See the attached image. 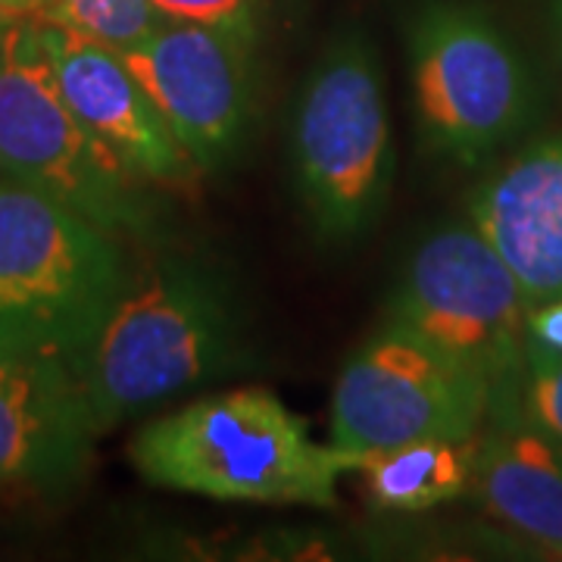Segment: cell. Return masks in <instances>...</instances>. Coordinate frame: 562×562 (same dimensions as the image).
Returning <instances> with one entry per match:
<instances>
[{
    "mask_svg": "<svg viewBox=\"0 0 562 562\" xmlns=\"http://www.w3.org/2000/svg\"><path fill=\"white\" fill-rule=\"evenodd\" d=\"M247 322L206 262L162 254L132 272L81 353L79 382L98 431L250 366Z\"/></svg>",
    "mask_w": 562,
    "mask_h": 562,
    "instance_id": "1",
    "label": "cell"
},
{
    "mask_svg": "<svg viewBox=\"0 0 562 562\" xmlns=\"http://www.w3.org/2000/svg\"><path fill=\"white\" fill-rule=\"evenodd\" d=\"M144 482L228 503H297L328 509L360 453L319 443L266 387L206 394L150 419L128 443Z\"/></svg>",
    "mask_w": 562,
    "mask_h": 562,
    "instance_id": "2",
    "label": "cell"
},
{
    "mask_svg": "<svg viewBox=\"0 0 562 562\" xmlns=\"http://www.w3.org/2000/svg\"><path fill=\"white\" fill-rule=\"evenodd\" d=\"M128 276L120 235L0 176V350L79 366Z\"/></svg>",
    "mask_w": 562,
    "mask_h": 562,
    "instance_id": "3",
    "label": "cell"
},
{
    "mask_svg": "<svg viewBox=\"0 0 562 562\" xmlns=\"http://www.w3.org/2000/svg\"><path fill=\"white\" fill-rule=\"evenodd\" d=\"M409 88L419 144L479 169L543 113V81L501 22L472 0H431L409 22Z\"/></svg>",
    "mask_w": 562,
    "mask_h": 562,
    "instance_id": "4",
    "label": "cell"
},
{
    "mask_svg": "<svg viewBox=\"0 0 562 562\" xmlns=\"http://www.w3.org/2000/svg\"><path fill=\"white\" fill-rule=\"evenodd\" d=\"M0 176L66 203L120 238H150L157 203L66 103L41 20L0 22Z\"/></svg>",
    "mask_w": 562,
    "mask_h": 562,
    "instance_id": "5",
    "label": "cell"
},
{
    "mask_svg": "<svg viewBox=\"0 0 562 562\" xmlns=\"http://www.w3.org/2000/svg\"><path fill=\"white\" fill-rule=\"evenodd\" d=\"M291 160L319 241L350 244L375 228L394 181V147L382 63L362 35L331 41L306 72L291 116Z\"/></svg>",
    "mask_w": 562,
    "mask_h": 562,
    "instance_id": "6",
    "label": "cell"
},
{
    "mask_svg": "<svg viewBox=\"0 0 562 562\" xmlns=\"http://www.w3.org/2000/svg\"><path fill=\"white\" fill-rule=\"evenodd\" d=\"M528 316L519 281L472 222L428 232L387 297V322L482 375L491 387L487 409L522 403Z\"/></svg>",
    "mask_w": 562,
    "mask_h": 562,
    "instance_id": "7",
    "label": "cell"
},
{
    "mask_svg": "<svg viewBox=\"0 0 562 562\" xmlns=\"http://www.w3.org/2000/svg\"><path fill=\"white\" fill-rule=\"evenodd\" d=\"M491 387L394 322H384L344 362L331 394V435L341 450L369 453L425 438L472 441L482 431Z\"/></svg>",
    "mask_w": 562,
    "mask_h": 562,
    "instance_id": "8",
    "label": "cell"
},
{
    "mask_svg": "<svg viewBox=\"0 0 562 562\" xmlns=\"http://www.w3.org/2000/svg\"><path fill=\"white\" fill-rule=\"evenodd\" d=\"M254 47L213 25L166 20L120 54L203 172L235 160L254 128Z\"/></svg>",
    "mask_w": 562,
    "mask_h": 562,
    "instance_id": "9",
    "label": "cell"
},
{
    "mask_svg": "<svg viewBox=\"0 0 562 562\" xmlns=\"http://www.w3.org/2000/svg\"><path fill=\"white\" fill-rule=\"evenodd\" d=\"M41 35L76 116L150 188L191 194L203 169L172 135L120 50L60 22L41 20Z\"/></svg>",
    "mask_w": 562,
    "mask_h": 562,
    "instance_id": "10",
    "label": "cell"
},
{
    "mask_svg": "<svg viewBox=\"0 0 562 562\" xmlns=\"http://www.w3.org/2000/svg\"><path fill=\"white\" fill-rule=\"evenodd\" d=\"M98 435L72 362L0 350V484L69 491L85 479Z\"/></svg>",
    "mask_w": 562,
    "mask_h": 562,
    "instance_id": "11",
    "label": "cell"
},
{
    "mask_svg": "<svg viewBox=\"0 0 562 562\" xmlns=\"http://www.w3.org/2000/svg\"><path fill=\"white\" fill-rule=\"evenodd\" d=\"M469 222L531 306L562 297V128L525 140L469 198Z\"/></svg>",
    "mask_w": 562,
    "mask_h": 562,
    "instance_id": "12",
    "label": "cell"
},
{
    "mask_svg": "<svg viewBox=\"0 0 562 562\" xmlns=\"http://www.w3.org/2000/svg\"><path fill=\"white\" fill-rule=\"evenodd\" d=\"M469 491L494 522L562 560V443L528 422L522 403L487 409Z\"/></svg>",
    "mask_w": 562,
    "mask_h": 562,
    "instance_id": "13",
    "label": "cell"
},
{
    "mask_svg": "<svg viewBox=\"0 0 562 562\" xmlns=\"http://www.w3.org/2000/svg\"><path fill=\"white\" fill-rule=\"evenodd\" d=\"M472 453H475V438L472 441L425 438V441L360 453L357 475L375 506L422 513L469 494Z\"/></svg>",
    "mask_w": 562,
    "mask_h": 562,
    "instance_id": "14",
    "label": "cell"
},
{
    "mask_svg": "<svg viewBox=\"0 0 562 562\" xmlns=\"http://www.w3.org/2000/svg\"><path fill=\"white\" fill-rule=\"evenodd\" d=\"M47 22L69 25L122 54L150 38L166 16L154 0H54Z\"/></svg>",
    "mask_w": 562,
    "mask_h": 562,
    "instance_id": "15",
    "label": "cell"
},
{
    "mask_svg": "<svg viewBox=\"0 0 562 562\" xmlns=\"http://www.w3.org/2000/svg\"><path fill=\"white\" fill-rule=\"evenodd\" d=\"M522 409L531 425L562 443V353L535 341L525 350Z\"/></svg>",
    "mask_w": 562,
    "mask_h": 562,
    "instance_id": "16",
    "label": "cell"
},
{
    "mask_svg": "<svg viewBox=\"0 0 562 562\" xmlns=\"http://www.w3.org/2000/svg\"><path fill=\"white\" fill-rule=\"evenodd\" d=\"M166 20L201 22L257 44L266 20V0H154Z\"/></svg>",
    "mask_w": 562,
    "mask_h": 562,
    "instance_id": "17",
    "label": "cell"
},
{
    "mask_svg": "<svg viewBox=\"0 0 562 562\" xmlns=\"http://www.w3.org/2000/svg\"><path fill=\"white\" fill-rule=\"evenodd\" d=\"M528 335H531L535 344H541V347L553 350V353H562V297L531 306Z\"/></svg>",
    "mask_w": 562,
    "mask_h": 562,
    "instance_id": "18",
    "label": "cell"
},
{
    "mask_svg": "<svg viewBox=\"0 0 562 562\" xmlns=\"http://www.w3.org/2000/svg\"><path fill=\"white\" fill-rule=\"evenodd\" d=\"M54 0H0V22L7 20H47Z\"/></svg>",
    "mask_w": 562,
    "mask_h": 562,
    "instance_id": "19",
    "label": "cell"
},
{
    "mask_svg": "<svg viewBox=\"0 0 562 562\" xmlns=\"http://www.w3.org/2000/svg\"><path fill=\"white\" fill-rule=\"evenodd\" d=\"M547 16H550V32H553L557 54L562 60V0H547Z\"/></svg>",
    "mask_w": 562,
    "mask_h": 562,
    "instance_id": "20",
    "label": "cell"
}]
</instances>
